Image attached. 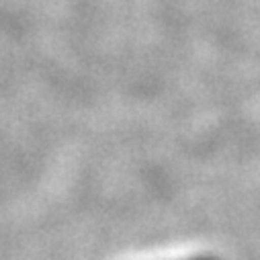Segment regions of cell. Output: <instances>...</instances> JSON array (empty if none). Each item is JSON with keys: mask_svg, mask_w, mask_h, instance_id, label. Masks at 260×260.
Here are the masks:
<instances>
[{"mask_svg": "<svg viewBox=\"0 0 260 260\" xmlns=\"http://www.w3.org/2000/svg\"><path fill=\"white\" fill-rule=\"evenodd\" d=\"M158 260H221V258L215 254L199 252V254H182V256H172V258H158Z\"/></svg>", "mask_w": 260, "mask_h": 260, "instance_id": "6da1fadb", "label": "cell"}]
</instances>
